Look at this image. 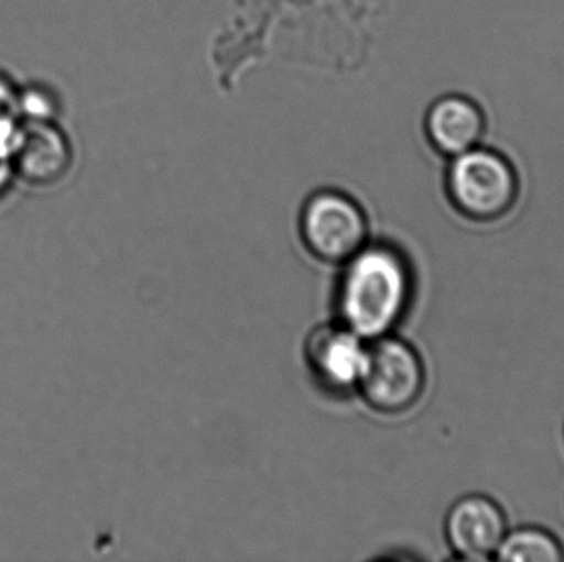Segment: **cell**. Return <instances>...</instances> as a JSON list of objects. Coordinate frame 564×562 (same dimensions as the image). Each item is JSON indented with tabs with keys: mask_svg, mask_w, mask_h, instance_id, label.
<instances>
[{
	"mask_svg": "<svg viewBox=\"0 0 564 562\" xmlns=\"http://www.w3.org/2000/svg\"><path fill=\"white\" fill-rule=\"evenodd\" d=\"M344 264L337 287L340 322L361 339L388 335L403 319L413 296L406 257L388 244H365Z\"/></svg>",
	"mask_w": 564,
	"mask_h": 562,
	"instance_id": "obj_1",
	"label": "cell"
},
{
	"mask_svg": "<svg viewBox=\"0 0 564 562\" xmlns=\"http://www.w3.org/2000/svg\"><path fill=\"white\" fill-rule=\"evenodd\" d=\"M426 388V368L414 346L383 335L367 345L357 392L373 411L397 416L410 411Z\"/></svg>",
	"mask_w": 564,
	"mask_h": 562,
	"instance_id": "obj_2",
	"label": "cell"
},
{
	"mask_svg": "<svg viewBox=\"0 0 564 562\" xmlns=\"http://www.w3.org/2000/svg\"><path fill=\"white\" fill-rule=\"evenodd\" d=\"M447 191L464 217L494 221L512 210L519 197V181L502 155L474 147L454 157L447 174Z\"/></svg>",
	"mask_w": 564,
	"mask_h": 562,
	"instance_id": "obj_3",
	"label": "cell"
},
{
	"mask_svg": "<svg viewBox=\"0 0 564 562\" xmlns=\"http://www.w3.org/2000/svg\"><path fill=\"white\" fill-rule=\"evenodd\" d=\"M299 224L308 253L324 263H347L368 241L367 214L354 198L340 191L312 195Z\"/></svg>",
	"mask_w": 564,
	"mask_h": 562,
	"instance_id": "obj_4",
	"label": "cell"
},
{
	"mask_svg": "<svg viewBox=\"0 0 564 562\" xmlns=\"http://www.w3.org/2000/svg\"><path fill=\"white\" fill-rule=\"evenodd\" d=\"M367 359V343L344 323L312 330L305 342V362L325 392L347 395L357 389Z\"/></svg>",
	"mask_w": 564,
	"mask_h": 562,
	"instance_id": "obj_5",
	"label": "cell"
},
{
	"mask_svg": "<svg viewBox=\"0 0 564 562\" xmlns=\"http://www.w3.org/2000/svg\"><path fill=\"white\" fill-rule=\"evenodd\" d=\"M509 531L502 507L486 495L459 498L447 511L444 533L459 560H496L497 551Z\"/></svg>",
	"mask_w": 564,
	"mask_h": 562,
	"instance_id": "obj_6",
	"label": "cell"
},
{
	"mask_svg": "<svg viewBox=\"0 0 564 562\" xmlns=\"http://www.w3.org/2000/svg\"><path fill=\"white\" fill-rule=\"evenodd\" d=\"M72 162V142L56 121L26 122L25 137L12 161L15 177L35 187H52L66 177Z\"/></svg>",
	"mask_w": 564,
	"mask_h": 562,
	"instance_id": "obj_7",
	"label": "cell"
},
{
	"mask_svg": "<svg viewBox=\"0 0 564 562\" xmlns=\"http://www.w3.org/2000/svg\"><path fill=\"white\" fill-rule=\"evenodd\" d=\"M426 128L434 145L444 154L456 157L477 147L486 124L482 112L470 99L446 96L431 106Z\"/></svg>",
	"mask_w": 564,
	"mask_h": 562,
	"instance_id": "obj_8",
	"label": "cell"
},
{
	"mask_svg": "<svg viewBox=\"0 0 564 562\" xmlns=\"http://www.w3.org/2000/svg\"><path fill=\"white\" fill-rule=\"evenodd\" d=\"M503 562H563L562 541L539 527H523L507 531L496 554Z\"/></svg>",
	"mask_w": 564,
	"mask_h": 562,
	"instance_id": "obj_9",
	"label": "cell"
},
{
	"mask_svg": "<svg viewBox=\"0 0 564 562\" xmlns=\"http://www.w3.org/2000/svg\"><path fill=\"white\" fill-rule=\"evenodd\" d=\"M17 114L25 122L55 121L58 114V99L46 86H26L17 95Z\"/></svg>",
	"mask_w": 564,
	"mask_h": 562,
	"instance_id": "obj_10",
	"label": "cell"
},
{
	"mask_svg": "<svg viewBox=\"0 0 564 562\" xmlns=\"http://www.w3.org/2000/svg\"><path fill=\"white\" fill-rule=\"evenodd\" d=\"M17 95H19V88L15 82L0 71V118L10 112H17Z\"/></svg>",
	"mask_w": 564,
	"mask_h": 562,
	"instance_id": "obj_11",
	"label": "cell"
},
{
	"mask_svg": "<svg viewBox=\"0 0 564 562\" xmlns=\"http://www.w3.org/2000/svg\"><path fill=\"white\" fill-rule=\"evenodd\" d=\"M13 178H15V170H13L12 162L0 157V198L9 191Z\"/></svg>",
	"mask_w": 564,
	"mask_h": 562,
	"instance_id": "obj_12",
	"label": "cell"
}]
</instances>
